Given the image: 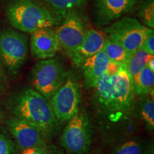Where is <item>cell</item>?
<instances>
[{"mask_svg":"<svg viewBox=\"0 0 154 154\" xmlns=\"http://www.w3.org/2000/svg\"><path fill=\"white\" fill-rule=\"evenodd\" d=\"M140 49L143 50L148 54L154 56V32L152 29L148 28L146 36L144 38Z\"/></svg>","mask_w":154,"mask_h":154,"instance_id":"23","label":"cell"},{"mask_svg":"<svg viewBox=\"0 0 154 154\" xmlns=\"http://www.w3.org/2000/svg\"><path fill=\"white\" fill-rule=\"evenodd\" d=\"M92 127L89 117L79 109L69 121L61 137V143L66 154H86L90 149Z\"/></svg>","mask_w":154,"mask_h":154,"instance_id":"3","label":"cell"},{"mask_svg":"<svg viewBox=\"0 0 154 154\" xmlns=\"http://www.w3.org/2000/svg\"><path fill=\"white\" fill-rule=\"evenodd\" d=\"M121 65L117 64V63H112L109 61V65H108L106 72V73H107L108 74L111 75V76H113V75H115L116 74L119 72V71L120 70L121 68Z\"/></svg>","mask_w":154,"mask_h":154,"instance_id":"26","label":"cell"},{"mask_svg":"<svg viewBox=\"0 0 154 154\" xmlns=\"http://www.w3.org/2000/svg\"><path fill=\"white\" fill-rule=\"evenodd\" d=\"M85 29L82 19L76 13H69L55 31L60 47L70 57L80 45L85 36Z\"/></svg>","mask_w":154,"mask_h":154,"instance_id":"9","label":"cell"},{"mask_svg":"<svg viewBox=\"0 0 154 154\" xmlns=\"http://www.w3.org/2000/svg\"><path fill=\"white\" fill-rule=\"evenodd\" d=\"M151 56L140 49L131 56L128 61L124 65V67L132 79L137 76L142 69L146 66L147 61Z\"/></svg>","mask_w":154,"mask_h":154,"instance_id":"19","label":"cell"},{"mask_svg":"<svg viewBox=\"0 0 154 154\" xmlns=\"http://www.w3.org/2000/svg\"><path fill=\"white\" fill-rule=\"evenodd\" d=\"M14 112L17 118L27 121L43 134L54 131L59 126V121L49 101L32 88H27L20 94Z\"/></svg>","mask_w":154,"mask_h":154,"instance_id":"2","label":"cell"},{"mask_svg":"<svg viewBox=\"0 0 154 154\" xmlns=\"http://www.w3.org/2000/svg\"><path fill=\"white\" fill-rule=\"evenodd\" d=\"M147 29L137 19L124 17L106 28L105 33L106 38L119 44L132 55L140 48Z\"/></svg>","mask_w":154,"mask_h":154,"instance_id":"5","label":"cell"},{"mask_svg":"<svg viewBox=\"0 0 154 154\" xmlns=\"http://www.w3.org/2000/svg\"><path fill=\"white\" fill-rule=\"evenodd\" d=\"M31 34V51L40 60L51 59L61 48L55 31L52 29H40Z\"/></svg>","mask_w":154,"mask_h":154,"instance_id":"11","label":"cell"},{"mask_svg":"<svg viewBox=\"0 0 154 154\" xmlns=\"http://www.w3.org/2000/svg\"><path fill=\"white\" fill-rule=\"evenodd\" d=\"M0 54L5 65L15 72L26 61L28 55L27 38L14 30H5L0 34Z\"/></svg>","mask_w":154,"mask_h":154,"instance_id":"8","label":"cell"},{"mask_svg":"<svg viewBox=\"0 0 154 154\" xmlns=\"http://www.w3.org/2000/svg\"><path fill=\"white\" fill-rule=\"evenodd\" d=\"M106 37L103 33L94 29H86L84 39L69 58L73 64L81 66L84 61L103 49Z\"/></svg>","mask_w":154,"mask_h":154,"instance_id":"13","label":"cell"},{"mask_svg":"<svg viewBox=\"0 0 154 154\" xmlns=\"http://www.w3.org/2000/svg\"><path fill=\"white\" fill-rule=\"evenodd\" d=\"M109 61L103 49L84 61L83 69L84 84L88 88L95 87L98 81L106 72Z\"/></svg>","mask_w":154,"mask_h":154,"instance_id":"14","label":"cell"},{"mask_svg":"<svg viewBox=\"0 0 154 154\" xmlns=\"http://www.w3.org/2000/svg\"><path fill=\"white\" fill-rule=\"evenodd\" d=\"M14 146L13 142L2 134H0V154H14Z\"/></svg>","mask_w":154,"mask_h":154,"instance_id":"24","label":"cell"},{"mask_svg":"<svg viewBox=\"0 0 154 154\" xmlns=\"http://www.w3.org/2000/svg\"><path fill=\"white\" fill-rule=\"evenodd\" d=\"M9 127L22 150L48 148L43 138V133L27 121L16 117L9 121Z\"/></svg>","mask_w":154,"mask_h":154,"instance_id":"10","label":"cell"},{"mask_svg":"<svg viewBox=\"0 0 154 154\" xmlns=\"http://www.w3.org/2000/svg\"><path fill=\"white\" fill-rule=\"evenodd\" d=\"M133 79L124 66L113 75V88L109 120L113 122L124 120L131 113L134 104Z\"/></svg>","mask_w":154,"mask_h":154,"instance_id":"4","label":"cell"},{"mask_svg":"<svg viewBox=\"0 0 154 154\" xmlns=\"http://www.w3.org/2000/svg\"><path fill=\"white\" fill-rule=\"evenodd\" d=\"M94 91V103L100 114L109 118L113 88V76L104 73L98 81Z\"/></svg>","mask_w":154,"mask_h":154,"instance_id":"15","label":"cell"},{"mask_svg":"<svg viewBox=\"0 0 154 154\" xmlns=\"http://www.w3.org/2000/svg\"><path fill=\"white\" fill-rule=\"evenodd\" d=\"M133 84L135 94L140 96L147 95L153 91L154 72L146 66L133 79Z\"/></svg>","mask_w":154,"mask_h":154,"instance_id":"16","label":"cell"},{"mask_svg":"<svg viewBox=\"0 0 154 154\" xmlns=\"http://www.w3.org/2000/svg\"><path fill=\"white\" fill-rule=\"evenodd\" d=\"M138 0H95V8L100 22L107 24L131 12Z\"/></svg>","mask_w":154,"mask_h":154,"instance_id":"12","label":"cell"},{"mask_svg":"<svg viewBox=\"0 0 154 154\" xmlns=\"http://www.w3.org/2000/svg\"><path fill=\"white\" fill-rule=\"evenodd\" d=\"M81 97L78 82L72 74L67 75L64 83L49 99L57 120L65 122L72 119L80 109Z\"/></svg>","mask_w":154,"mask_h":154,"instance_id":"7","label":"cell"},{"mask_svg":"<svg viewBox=\"0 0 154 154\" xmlns=\"http://www.w3.org/2000/svg\"><path fill=\"white\" fill-rule=\"evenodd\" d=\"M146 66H148L149 68L151 69V70L154 72V57L153 56H151L149 57V60L147 61V63H146Z\"/></svg>","mask_w":154,"mask_h":154,"instance_id":"27","label":"cell"},{"mask_svg":"<svg viewBox=\"0 0 154 154\" xmlns=\"http://www.w3.org/2000/svg\"><path fill=\"white\" fill-rule=\"evenodd\" d=\"M21 154H52L49 148H36L23 150Z\"/></svg>","mask_w":154,"mask_h":154,"instance_id":"25","label":"cell"},{"mask_svg":"<svg viewBox=\"0 0 154 154\" xmlns=\"http://www.w3.org/2000/svg\"><path fill=\"white\" fill-rule=\"evenodd\" d=\"M6 14L11 26L26 33L51 28L59 22L53 11L38 0H14Z\"/></svg>","mask_w":154,"mask_h":154,"instance_id":"1","label":"cell"},{"mask_svg":"<svg viewBox=\"0 0 154 154\" xmlns=\"http://www.w3.org/2000/svg\"><path fill=\"white\" fill-rule=\"evenodd\" d=\"M141 115L149 129L154 128V103L153 99H146L141 107Z\"/></svg>","mask_w":154,"mask_h":154,"instance_id":"22","label":"cell"},{"mask_svg":"<svg viewBox=\"0 0 154 154\" xmlns=\"http://www.w3.org/2000/svg\"><path fill=\"white\" fill-rule=\"evenodd\" d=\"M138 17L146 27L154 28V0H141L138 7Z\"/></svg>","mask_w":154,"mask_h":154,"instance_id":"20","label":"cell"},{"mask_svg":"<svg viewBox=\"0 0 154 154\" xmlns=\"http://www.w3.org/2000/svg\"><path fill=\"white\" fill-rule=\"evenodd\" d=\"M64 67L57 59L38 61L32 69V83L35 90L48 101L67 78Z\"/></svg>","mask_w":154,"mask_h":154,"instance_id":"6","label":"cell"},{"mask_svg":"<svg viewBox=\"0 0 154 154\" xmlns=\"http://www.w3.org/2000/svg\"><path fill=\"white\" fill-rule=\"evenodd\" d=\"M103 51L110 62L124 66L131 55L119 44L106 38Z\"/></svg>","mask_w":154,"mask_h":154,"instance_id":"18","label":"cell"},{"mask_svg":"<svg viewBox=\"0 0 154 154\" xmlns=\"http://www.w3.org/2000/svg\"><path fill=\"white\" fill-rule=\"evenodd\" d=\"M53 10L58 19H63L67 14L82 7L85 0H44Z\"/></svg>","mask_w":154,"mask_h":154,"instance_id":"17","label":"cell"},{"mask_svg":"<svg viewBox=\"0 0 154 154\" xmlns=\"http://www.w3.org/2000/svg\"><path fill=\"white\" fill-rule=\"evenodd\" d=\"M143 149L139 142L128 140L119 146L113 154H143Z\"/></svg>","mask_w":154,"mask_h":154,"instance_id":"21","label":"cell"}]
</instances>
